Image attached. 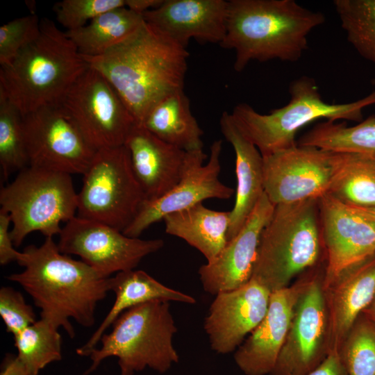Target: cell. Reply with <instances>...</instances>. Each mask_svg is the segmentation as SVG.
Masks as SVG:
<instances>
[{
  "label": "cell",
  "instance_id": "cell-1",
  "mask_svg": "<svg viewBox=\"0 0 375 375\" xmlns=\"http://www.w3.org/2000/svg\"><path fill=\"white\" fill-rule=\"evenodd\" d=\"M17 263L23 271L6 278L32 298L40 318L63 328L71 338L75 331L70 319L85 328L94 324L97 306L110 292V277L62 253L52 237L39 247H26Z\"/></svg>",
  "mask_w": 375,
  "mask_h": 375
},
{
  "label": "cell",
  "instance_id": "cell-2",
  "mask_svg": "<svg viewBox=\"0 0 375 375\" xmlns=\"http://www.w3.org/2000/svg\"><path fill=\"white\" fill-rule=\"evenodd\" d=\"M83 57L110 83L138 125L162 99L183 90L187 49L145 22L104 54Z\"/></svg>",
  "mask_w": 375,
  "mask_h": 375
},
{
  "label": "cell",
  "instance_id": "cell-3",
  "mask_svg": "<svg viewBox=\"0 0 375 375\" xmlns=\"http://www.w3.org/2000/svg\"><path fill=\"white\" fill-rule=\"evenodd\" d=\"M325 19L294 0H230L219 44L234 50L237 72L252 60L296 62L308 48L309 33Z\"/></svg>",
  "mask_w": 375,
  "mask_h": 375
},
{
  "label": "cell",
  "instance_id": "cell-4",
  "mask_svg": "<svg viewBox=\"0 0 375 375\" xmlns=\"http://www.w3.org/2000/svg\"><path fill=\"white\" fill-rule=\"evenodd\" d=\"M89 67L76 45L48 18L38 37L0 68V92L22 115L58 104Z\"/></svg>",
  "mask_w": 375,
  "mask_h": 375
},
{
  "label": "cell",
  "instance_id": "cell-5",
  "mask_svg": "<svg viewBox=\"0 0 375 375\" xmlns=\"http://www.w3.org/2000/svg\"><path fill=\"white\" fill-rule=\"evenodd\" d=\"M323 247L319 199L276 205L260 235L251 278L271 292L315 266Z\"/></svg>",
  "mask_w": 375,
  "mask_h": 375
},
{
  "label": "cell",
  "instance_id": "cell-6",
  "mask_svg": "<svg viewBox=\"0 0 375 375\" xmlns=\"http://www.w3.org/2000/svg\"><path fill=\"white\" fill-rule=\"evenodd\" d=\"M112 326L111 331L101 338V346L90 353L91 364L85 375L114 356L120 375H135L146 368L164 374L178 362L173 344L177 328L169 301L156 300L132 307L122 312Z\"/></svg>",
  "mask_w": 375,
  "mask_h": 375
},
{
  "label": "cell",
  "instance_id": "cell-7",
  "mask_svg": "<svg viewBox=\"0 0 375 375\" xmlns=\"http://www.w3.org/2000/svg\"><path fill=\"white\" fill-rule=\"evenodd\" d=\"M289 92L288 103L268 114H260L244 103L233 108L231 115L237 126L262 156L297 145L298 131L315 120L361 122L365 108L375 104V90L353 102H326L315 80L308 76L292 81Z\"/></svg>",
  "mask_w": 375,
  "mask_h": 375
},
{
  "label": "cell",
  "instance_id": "cell-8",
  "mask_svg": "<svg viewBox=\"0 0 375 375\" xmlns=\"http://www.w3.org/2000/svg\"><path fill=\"white\" fill-rule=\"evenodd\" d=\"M77 204L71 174L36 167L19 172L0 191L1 209L10 216L15 247L34 231L46 238L59 235L60 224L76 216Z\"/></svg>",
  "mask_w": 375,
  "mask_h": 375
},
{
  "label": "cell",
  "instance_id": "cell-9",
  "mask_svg": "<svg viewBox=\"0 0 375 375\" xmlns=\"http://www.w3.org/2000/svg\"><path fill=\"white\" fill-rule=\"evenodd\" d=\"M83 176L76 216L123 232L145 201L126 147L122 145L97 151Z\"/></svg>",
  "mask_w": 375,
  "mask_h": 375
},
{
  "label": "cell",
  "instance_id": "cell-10",
  "mask_svg": "<svg viewBox=\"0 0 375 375\" xmlns=\"http://www.w3.org/2000/svg\"><path fill=\"white\" fill-rule=\"evenodd\" d=\"M60 104L96 151L124 145L136 124L113 86L90 66Z\"/></svg>",
  "mask_w": 375,
  "mask_h": 375
},
{
  "label": "cell",
  "instance_id": "cell-11",
  "mask_svg": "<svg viewBox=\"0 0 375 375\" xmlns=\"http://www.w3.org/2000/svg\"><path fill=\"white\" fill-rule=\"evenodd\" d=\"M28 166L83 175L96 150L58 103L22 116Z\"/></svg>",
  "mask_w": 375,
  "mask_h": 375
},
{
  "label": "cell",
  "instance_id": "cell-12",
  "mask_svg": "<svg viewBox=\"0 0 375 375\" xmlns=\"http://www.w3.org/2000/svg\"><path fill=\"white\" fill-rule=\"evenodd\" d=\"M59 250L76 255L106 277L134 269L148 255L164 246L160 239L131 238L106 224L75 216L59 234Z\"/></svg>",
  "mask_w": 375,
  "mask_h": 375
},
{
  "label": "cell",
  "instance_id": "cell-13",
  "mask_svg": "<svg viewBox=\"0 0 375 375\" xmlns=\"http://www.w3.org/2000/svg\"><path fill=\"white\" fill-rule=\"evenodd\" d=\"M264 192L274 205L319 199L328 191L338 153L297 144L262 156Z\"/></svg>",
  "mask_w": 375,
  "mask_h": 375
},
{
  "label": "cell",
  "instance_id": "cell-14",
  "mask_svg": "<svg viewBox=\"0 0 375 375\" xmlns=\"http://www.w3.org/2000/svg\"><path fill=\"white\" fill-rule=\"evenodd\" d=\"M222 140H215L209 160L202 150L187 151L185 169L178 183L165 195L145 200L130 225L122 232L131 238L140 235L151 224L170 213L192 207L208 199H229L235 190L219 178Z\"/></svg>",
  "mask_w": 375,
  "mask_h": 375
},
{
  "label": "cell",
  "instance_id": "cell-15",
  "mask_svg": "<svg viewBox=\"0 0 375 375\" xmlns=\"http://www.w3.org/2000/svg\"><path fill=\"white\" fill-rule=\"evenodd\" d=\"M324 274L313 273L299 298L276 362L269 375H307L328 352Z\"/></svg>",
  "mask_w": 375,
  "mask_h": 375
},
{
  "label": "cell",
  "instance_id": "cell-16",
  "mask_svg": "<svg viewBox=\"0 0 375 375\" xmlns=\"http://www.w3.org/2000/svg\"><path fill=\"white\" fill-rule=\"evenodd\" d=\"M327 289L345 272L375 255V226L354 207L329 194L319 199Z\"/></svg>",
  "mask_w": 375,
  "mask_h": 375
},
{
  "label": "cell",
  "instance_id": "cell-17",
  "mask_svg": "<svg viewBox=\"0 0 375 375\" xmlns=\"http://www.w3.org/2000/svg\"><path fill=\"white\" fill-rule=\"evenodd\" d=\"M271 293L251 278L240 288L216 294L203 325L211 349L220 354L235 351L265 316Z\"/></svg>",
  "mask_w": 375,
  "mask_h": 375
},
{
  "label": "cell",
  "instance_id": "cell-18",
  "mask_svg": "<svg viewBox=\"0 0 375 375\" xmlns=\"http://www.w3.org/2000/svg\"><path fill=\"white\" fill-rule=\"evenodd\" d=\"M312 274L288 287L271 293L267 312L234 353V360L245 375H269L287 337L297 303Z\"/></svg>",
  "mask_w": 375,
  "mask_h": 375
},
{
  "label": "cell",
  "instance_id": "cell-19",
  "mask_svg": "<svg viewBox=\"0 0 375 375\" xmlns=\"http://www.w3.org/2000/svg\"><path fill=\"white\" fill-rule=\"evenodd\" d=\"M275 206L264 193L239 233L212 261L198 271L203 289L216 295L235 290L251 278L260 235Z\"/></svg>",
  "mask_w": 375,
  "mask_h": 375
},
{
  "label": "cell",
  "instance_id": "cell-20",
  "mask_svg": "<svg viewBox=\"0 0 375 375\" xmlns=\"http://www.w3.org/2000/svg\"><path fill=\"white\" fill-rule=\"evenodd\" d=\"M227 7L224 0H162L142 16L146 23L187 49L192 38L222 42Z\"/></svg>",
  "mask_w": 375,
  "mask_h": 375
},
{
  "label": "cell",
  "instance_id": "cell-21",
  "mask_svg": "<svg viewBox=\"0 0 375 375\" xmlns=\"http://www.w3.org/2000/svg\"><path fill=\"white\" fill-rule=\"evenodd\" d=\"M124 145L145 200L165 195L181 178L187 151L159 139L138 124L134 125Z\"/></svg>",
  "mask_w": 375,
  "mask_h": 375
},
{
  "label": "cell",
  "instance_id": "cell-22",
  "mask_svg": "<svg viewBox=\"0 0 375 375\" xmlns=\"http://www.w3.org/2000/svg\"><path fill=\"white\" fill-rule=\"evenodd\" d=\"M324 293L328 351H340L353 326L375 297V255L342 274Z\"/></svg>",
  "mask_w": 375,
  "mask_h": 375
},
{
  "label": "cell",
  "instance_id": "cell-23",
  "mask_svg": "<svg viewBox=\"0 0 375 375\" xmlns=\"http://www.w3.org/2000/svg\"><path fill=\"white\" fill-rule=\"evenodd\" d=\"M221 132L232 145L235 155L237 188L230 211L228 241L241 230L265 193L263 159L258 149L242 133L231 113L224 112L219 119Z\"/></svg>",
  "mask_w": 375,
  "mask_h": 375
},
{
  "label": "cell",
  "instance_id": "cell-24",
  "mask_svg": "<svg viewBox=\"0 0 375 375\" xmlns=\"http://www.w3.org/2000/svg\"><path fill=\"white\" fill-rule=\"evenodd\" d=\"M109 289L115 295V302L90 339L76 349V352L80 356H89L106 330L122 312L132 307L156 300L196 303L193 297L164 285L142 270L117 273L109 278Z\"/></svg>",
  "mask_w": 375,
  "mask_h": 375
},
{
  "label": "cell",
  "instance_id": "cell-25",
  "mask_svg": "<svg viewBox=\"0 0 375 375\" xmlns=\"http://www.w3.org/2000/svg\"><path fill=\"white\" fill-rule=\"evenodd\" d=\"M230 211L211 210L202 203L165 215V233L183 239L213 260L228 242Z\"/></svg>",
  "mask_w": 375,
  "mask_h": 375
},
{
  "label": "cell",
  "instance_id": "cell-26",
  "mask_svg": "<svg viewBox=\"0 0 375 375\" xmlns=\"http://www.w3.org/2000/svg\"><path fill=\"white\" fill-rule=\"evenodd\" d=\"M141 126L159 139L185 151L203 149V132L190 110V101L183 90L158 101Z\"/></svg>",
  "mask_w": 375,
  "mask_h": 375
},
{
  "label": "cell",
  "instance_id": "cell-27",
  "mask_svg": "<svg viewBox=\"0 0 375 375\" xmlns=\"http://www.w3.org/2000/svg\"><path fill=\"white\" fill-rule=\"evenodd\" d=\"M144 22L142 14L122 7L105 12L85 26L65 33L81 56L96 57L126 40Z\"/></svg>",
  "mask_w": 375,
  "mask_h": 375
},
{
  "label": "cell",
  "instance_id": "cell-28",
  "mask_svg": "<svg viewBox=\"0 0 375 375\" xmlns=\"http://www.w3.org/2000/svg\"><path fill=\"white\" fill-rule=\"evenodd\" d=\"M338 153L327 194L351 206H375V159L356 153Z\"/></svg>",
  "mask_w": 375,
  "mask_h": 375
},
{
  "label": "cell",
  "instance_id": "cell-29",
  "mask_svg": "<svg viewBox=\"0 0 375 375\" xmlns=\"http://www.w3.org/2000/svg\"><path fill=\"white\" fill-rule=\"evenodd\" d=\"M298 144L333 152L360 153L375 159V115L353 126L333 121L319 123L306 133Z\"/></svg>",
  "mask_w": 375,
  "mask_h": 375
},
{
  "label": "cell",
  "instance_id": "cell-30",
  "mask_svg": "<svg viewBox=\"0 0 375 375\" xmlns=\"http://www.w3.org/2000/svg\"><path fill=\"white\" fill-rule=\"evenodd\" d=\"M58 328L40 318L13 336L17 356L33 375L62 360V337Z\"/></svg>",
  "mask_w": 375,
  "mask_h": 375
},
{
  "label": "cell",
  "instance_id": "cell-31",
  "mask_svg": "<svg viewBox=\"0 0 375 375\" xmlns=\"http://www.w3.org/2000/svg\"><path fill=\"white\" fill-rule=\"evenodd\" d=\"M333 4L348 42L375 65V0H335Z\"/></svg>",
  "mask_w": 375,
  "mask_h": 375
},
{
  "label": "cell",
  "instance_id": "cell-32",
  "mask_svg": "<svg viewBox=\"0 0 375 375\" xmlns=\"http://www.w3.org/2000/svg\"><path fill=\"white\" fill-rule=\"evenodd\" d=\"M0 165L7 179L28 166L22 115L0 92Z\"/></svg>",
  "mask_w": 375,
  "mask_h": 375
},
{
  "label": "cell",
  "instance_id": "cell-33",
  "mask_svg": "<svg viewBox=\"0 0 375 375\" xmlns=\"http://www.w3.org/2000/svg\"><path fill=\"white\" fill-rule=\"evenodd\" d=\"M348 375H375V325L358 318L340 350Z\"/></svg>",
  "mask_w": 375,
  "mask_h": 375
},
{
  "label": "cell",
  "instance_id": "cell-34",
  "mask_svg": "<svg viewBox=\"0 0 375 375\" xmlns=\"http://www.w3.org/2000/svg\"><path fill=\"white\" fill-rule=\"evenodd\" d=\"M126 7V0H63L53 10L58 22L67 31L80 28L108 10Z\"/></svg>",
  "mask_w": 375,
  "mask_h": 375
},
{
  "label": "cell",
  "instance_id": "cell-35",
  "mask_svg": "<svg viewBox=\"0 0 375 375\" xmlns=\"http://www.w3.org/2000/svg\"><path fill=\"white\" fill-rule=\"evenodd\" d=\"M40 29L35 14L16 18L0 27V65L9 64L21 50L35 40Z\"/></svg>",
  "mask_w": 375,
  "mask_h": 375
},
{
  "label": "cell",
  "instance_id": "cell-36",
  "mask_svg": "<svg viewBox=\"0 0 375 375\" xmlns=\"http://www.w3.org/2000/svg\"><path fill=\"white\" fill-rule=\"evenodd\" d=\"M0 315L6 331L13 336L37 321L33 306L20 292L10 286L0 289Z\"/></svg>",
  "mask_w": 375,
  "mask_h": 375
},
{
  "label": "cell",
  "instance_id": "cell-37",
  "mask_svg": "<svg viewBox=\"0 0 375 375\" xmlns=\"http://www.w3.org/2000/svg\"><path fill=\"white\" fill-rule=\"evenodd\" d=\"M11 218L9 214L0 209V264L6 265L11 262H17L21 258L22 252L14 248V243L9 231Z\"/></svg>",
  "mask_w": 375,
  "mask_h": 375
},
{
  "label": "cell",
  "instance_id": "cell-38",
  "mask_svg": "<svg viewBox=\"0 0 375 375\" xmlns=\"http://www.w3.org/2000/svg\"><path fill=\"white\" fill-rule=\"evenodd\" d=\"M307 375H348L340 351L331 350L325 358Z\"/></svg>",
  "mask_w": 375,
  "mask_h": 375
},
{
  "label": "cell",
  "instance_id": "cell-39",
  "mask_svg": "<svg viewBox=\"0 0 375 375\" xmlns=\"http://www.w3.org/2000/svg\"><path fill=\"white\" fill-rule=\"evenodd\" d=\"M0 375H33L21 361L17 355L7 353L3 357Z\"/></svg>",
  "mask_w": 375,
  "mask_h": 375
},
{
  "label": "cell",
  "instance_id": "cell-40",
  "mask_svg": "<svg viewBox=\"0 0 375 375\" xmlns=\"http://www.w3.org/2000/svg\"><path fill=\"white\" fill-rule=\"evenodd\" d=\"M162 0H126V8L138 13L143 14L146 11L156 8Z\"/></svg>",
  "mask_w": 375,
  "mask_h": 375
},
{
  "label": "cell",
  "instance_id": "cell-41",
  "mask_svg": "<svg viewBox=\"0 0 375 375\" xmlns=\"http://www.w3.org/2000/svg\"><path fill=\"white\" fill-rule=\"evenodd\" d=\"M353 207L375 226V206L367 208Z\"/></svg>",
  "mask_w": 375,
  "mask_h": 375
},
{
  "label": "cell",
  "instance_id": "cell-42",
  "mask_svg": "<svg viewBox=\"0 0 375 375\" xmlns=\"http://www.w3.org/2000/svg\"><path fill=\"white\" fill-rule=\"evenodd\" d=\"M363 313L365 317L375 325V297Z\"/></svg>",
  "mask_w": 375,
  "mask_h": 375
}]
</instances>
